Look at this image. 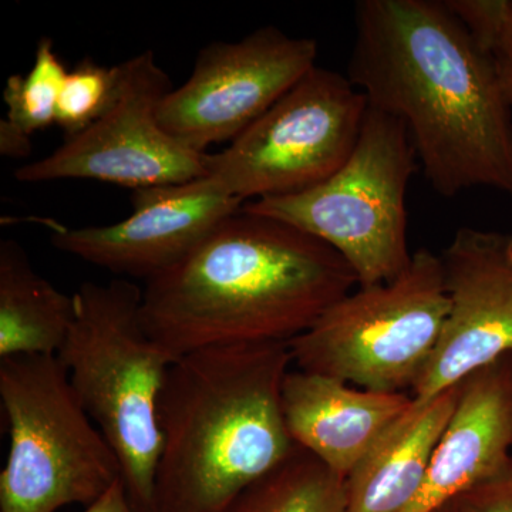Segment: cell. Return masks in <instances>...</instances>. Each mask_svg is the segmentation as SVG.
Here are the masks:
<instances>
[{"instance_id": "cell-1", "label": "cell", "mask_w": 512, "mask_h": 512, "mask_svg": "<svg viewBox=\"0 0 512 512\" xmlns=\"http://www.w3.org/2000/svg\"><path fill=\"white\" fill-rule=\"evenodd\" d=\"M348 79L373 109L402 121L431 187L512 197V107L495 57L444 2L362 0Z\"/></svg>"}, {"instance_id": "cell-2", "label": "cell", "mask_w": 512, "mask_h": 512, "mask_svg": "<svg viewBox=\"0 0 512 512\" xmlns=\"http://www.w3.org/2000/svg\"><path fill=\"white\" fill-rule=\"evenodd\" d=\"M355 285L329 245L239 208L147 282L141 320L175 360L215 346L289 343Z\"/></svg>"}, {"instance_id": "cell-3", "label": "cell", "mask_w": 512, "mask_h": 512, "mask_svg": "<svg viewBox=\"0 0 512 512\" xmlns=\"http://www.w3.org/2000/svg\"><path fill=\"white\" fill-rule=\"evenodd\" d=\"M291 365L289 343L215 346L175 360L158 402L154 512H222L291 456L282 414Z\"/></svg>"}, {"instance_id": "cell-4", "label": "cell", "mask_w": 512, "mask_h": 512, "mask_svg": "<svg viewBox=\"0 0 512 512\" xmlns=\"http://www.w3.org/2000/svg\"><path fill=\"white\" fill-rule=\"evenodd\" d=\"M73 301L72 328L57 357L84 412L119 458L131 508L154 512L163 448L158 402L175 359L144 328L143 291L133 282H84Z\"/></svg>"}, {"instance_id": "cell-5", "label": "cell", "mask_w": 512, "mask_h": 512, "mask_svg": "<svg viewBox=\"0 0 512 512\" xmlns=\"http://www.w3.org/2000/svg\"><path fill=\"white\" fill-rule=\"evenodd\" d=\"M416 171L417 154L406 126L369 106L355 150L328 180L241 208L329 245L348 262L359 286L386 284L412 261L406 194Z\"/></svg>"}, {"instance_id": "cell-6", "label": "cell", "mask_w": 512, "mask_h": 512, "mask_svg": "<svg viewBox=\"0 0 512 512\" xmlns=\"http://www.w3.org/2000/svg\"><path fill=\"white\" fill-rule=\"evenodd\" d=\"M10 447L0 512L89 507L121 481L119 458L77 400L57 356L0 360Z\"/></svg>"}, {"instance_id": "cell-7", "label": "cell", "mask_w": 512, "mask_h": 512, "mask_svg": "<svg viewBox=\"0 0 512 512\" xmlns=\"http://www.w3.org/2000/svg\"><path fill=\"white\" fill-rule=\"evenodd\" d=\"M448 313L443 262L429 249L386 284L359 286L289 342L302 372L382 393H412Z\"/></svg>"}, {"instance_id": "cell-8", "label": "cell", "mask_w": 512, "mask_h": 512, "mask_svg": "<svg viewBox=\"0 0 512 512\" xmlns=\"http://www.w3.org/2000/svg\"><path fill=\"white\" fill-rule=\"evenodd\" d=\"M367 109L348 76L315 66L228 147L208 154L204 177L175 187L244 204L308 190L348 161Z\"/></svg>"}, {"instance_id": "cell-9", "label": "cell", "mask_w": 512, "mask_h": 512, "mask_svg": "<svg viewBox=\"0 0 512 512\" xmlns=\"http://www.w3.org/2000/svg\"><path fill=\"white\" fill-rule=\"evenodd\" d=\"M120 79L109 109L83 133L64 140L42 160L15 173L22 183L97 180L141 188L200 180L208 153L192 150L165 133L158 107L173 90L153 50L120 63Z\"/></svg>"}, {"instance_id": "cell-10", "label": "cell", "mask_w": 512, "mask_h": 512, "mask_svg": "<svg viewBox=\"0 0 512 512\" xmlns=\"http://www.w3.org/2000/svg\"><path fill=\"white\" fill-rule=\"evenodd\" d=\"M318 59V42L265 26L198 53L190 79L158 107L165 133L192 150L235 140L285 96Z\"/></svg>"}, {"instance_id": "cell-11", "label": "cell", "mask_w": 512, "mask_h": 512, "mask_svg": "<svg viewBox=\"0 0 512 512\" xmlns=\"http://www.w3.org/2000/svg\"><path fill=\"white\" fill-rule=\"evenodd\" d=\"M448 313L410 396L427 402L512 355V232L460 228L440 256Z\"/></svg>"}, {"instance_id": "cell-12", "label": "cell", "mask_w": 512, "mask_h": 512, "mask_svg": "<svg viewBox=\"0 0 512 512\" xmlns=\"http://www.w3.org/2000/svg\"><path fill=\"white\" fill-rule=\"evenodd\" d=\"M131 204L133 215L116 224L76 229L53 224V245L114 274L148 282L183 261L244 202L167 185L134 190Z\"/></svg>"}, {"instance_id": "cell-13", "label": "cell", "mask_w": 512, "mask_h": 512, "mask_svg": "<svg viewBox=\"0 0 512 512\" xmlns=\"http://www.w3.org/2000/svg\"><path fill=\"white\" fill-rule=\"evenodd\" d=\"M512 460V355L460 384L453 416L434 448L426 480L404 512H437L490 480Z\"/></svg>"}, {"instance_id": "cell-14", "label": "cell", "mask_w": 512, "mask_h": 512, "mask_svg": "<svg viewBox=\"0 0 512 512\" xmlns=\"http://www.w3.org/2000/svg\"><path fill=\"white\" fill-rule=\"evenodd\" d=\"M413 404L409 393L350 386L318 373L289 370L282 414L296 446L346 478Z\"/></svg>"}, {"instance_id": "cell-15", "label": "cell", "mask_w": 512, "mask_h": 512, "mask_svg": "<svg viewBox=\"0 0 512 512\" xmlns=\"http://www.w3.org/2000/svg\"><path fill=\"white\" fill-rule=\"evenodd\" d=\"M460 384L416 402L346 477V512H404L426 480L434 448L453 416Z\"/></svg>"}, {"instance_id": "cell-16", "label": "cell", "mask_w": 512, "mask_h": 512, "mask_svg": "<svg viewBox=\"0 0 512 512\" xmlns=\"http://www.w3.org/2000/svg\"><path fill=\"white\" fill-rule=\"evenodd\" d=\"M74 319L73 296L37 274L25 249L0 244V360L57 356Z\"/></svg>"}, {"instance_id": "cell-17", "label": "cell", "mask_w": 512, "mask_h": 512, "mask_svg": "<svg viewBox=\"0 0 512 512\" xmlns=\"http://www.w3.org/2000/svg\"><path fill=\"white\" fill-rule=\"evenodd\" d=\"M222 512H346V478L296 446Z\"/></svg>"}, {"instance_id": "cell-18", "label": "cell", "mask_w": 512, "mask_h": 512, "mask_svg": "<svg viewBox=\"0 0 512 512\" xmlns=\"http://www.w3.org/2000/svg\"><path fill=\"white\" fill-rule=\"evenodd\" d=\"M67 73L57 56L55 42L42 37L29 73L13 74L6 83L3 101L8 114L3 121L28 137L56 123L57 101Z\"/></svg>"}, {"instance_id": "cell-19", "label": "cell", "mask_w": 512, "mask_h": 512, "mask_svg": "<svg viewBox=\"0 0 512 512\" xmlns=\"http://www.w3.org/2000/svg\"><path fill=\"white\" fill-rule=\"evenodd\" d=\"M120 67L83 59L64 79L57 101L56 124L64 140L83 133L109 109L119 86Z\"/></svg>"}, {"instance_id": "cell-20", "label": "cell", "mask_w": 512, "mask_h": 512, "mask_svg": "<svg viewBox=\"0 0 512 512\" xmlns=\"http://www.w3.org/2000/svg\"><path fill=\"white\" fill-rule=\"evenodd\" d=\"M444 3L463 23L477 45L490 55L497 56L511 0H447Z\"/></svg>"}, {"instance_id": "cell-21", "label": "cell", "mask_w": 512, "mask_h": 512, "mask_svg": "<svg viewBox=\"0 0 512 512\" xmlns=\"http://www.w3.org/2000/svg\"><path fill=\"white\" fill-rule=\"evenodd\" d=\"M456 512H512V460L497 476L453 501Z\"/></svg>"}, {"instance_id": "cell-22", "label": "cell", "mask_w": 512, "mask_h": 512, "mask_svg": "<svg viewBox=\"0 0 512 512\" xmlns=\"http://www.w3.org/2000/svg\"><path fill=\"white\" fill-rule=\"evenodd\" d=\"M30 151H32L30 137L19 133L5 121H0V153L2 156L22 158L29 156Z\"/></svg>"}, {"instance_id": "cell-23", "label": "cell", "mask_w": 512, "mask_h": 512, "mask_svg": "<svg viewBox=\"0 0 512 512\" xmlns=\"http://www.w3.org/2000/svg\"><path fill=\"white\" fill-rule=\"evenodd\" d=\"M83 512H134L128 503L126 488L123 481H119L107 491L96 503L86 507Z\"/></svg>"}, {"instance_id": "cell-24", "label": "cell", "mask_w": 512, "mask_h": 512, "mask_svg": "<svg viewBox=\"0 0 512 512\" xmlns=\"http://www.w3.org/2000/svg\"><path fill=\"white\" fill-rule=\"evenodd\" d=\"M495 66H497L498 79H500L505 99L512 107V53L495 56Z\"/></svg>"}, {"instance_id": "cell-25", "label": "cell", "mask_w": 512, "mask_h": 512, "mask_svg": "<svg viewBox=\"0 0 512 512\" xmlns=\"http://www.w3.org/2000/svg\"><path fill=\"white\" fill-rule=\"evenodd\" d=\"M503 53H512V0L507 23H505L503 40H501L500 52L497 53V56L503 55Z\"/></svg>"}, {"instance_id": "cell-26", "label": "cell", "mask_w": 512, "mask_h": 512, "mask_svg": "<svg viewBox=\"0 0 512 512\" xmlns=\"http://www.w3.org/2000/svg\"><path fill=\"white\" fill-rule=\"evenodd\" d=\"M437 512H456V508H454V504L451 503V504L446 505V507L441 508V510H439Z\"/></svg>"}]
</instances>
